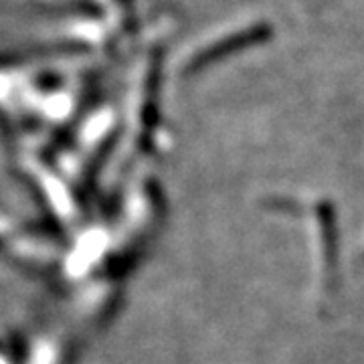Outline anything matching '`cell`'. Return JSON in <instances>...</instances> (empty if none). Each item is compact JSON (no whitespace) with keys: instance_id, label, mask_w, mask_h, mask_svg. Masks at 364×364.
Here are the masks:
<instances>
[{"instance_id":"1","label":"cell","mask_w":364,"mask_h":364,"mask_svg":"<svg viewBox=\"0 0 364 364\" xmlns=\"http://www.w3.org/2000/svg\"><path fill=\"white\" fill-rule=\"evenodd\" d=\"M273 28L265 23L261 25H253L245 28V31H239L237 35H231L227 39L217 41L215 45H210L208 49L200 51L193 59V67H203L210 63V61H217V59H223L227 55H233V53L241 51L245 47H251V45H257V43H263L272 37Z\"/></svg>"}]
</instances>
